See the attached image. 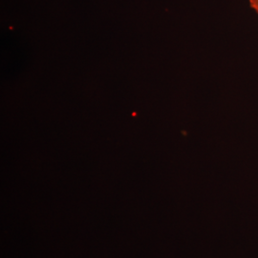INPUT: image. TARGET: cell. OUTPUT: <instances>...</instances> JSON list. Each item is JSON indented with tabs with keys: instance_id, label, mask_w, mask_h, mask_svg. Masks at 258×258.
Returning a JSON list of instances; mask_svg holds the SVG:
<instances>
[{
	"instance_id": "obj_1",
	"label": "cell",
	"mask_w": 258,
	"mask_h": 258,
	"mask_svg": "<svg viewBox=\"0 0 258 258\" xmlns=\"http://www.w3.org/2000/svg\"><path fill=\"white\" fill-rule=\"evenodd\" d=\"M249 6L258 14V0H249Z\"/></svg>"
}]
</instances>
